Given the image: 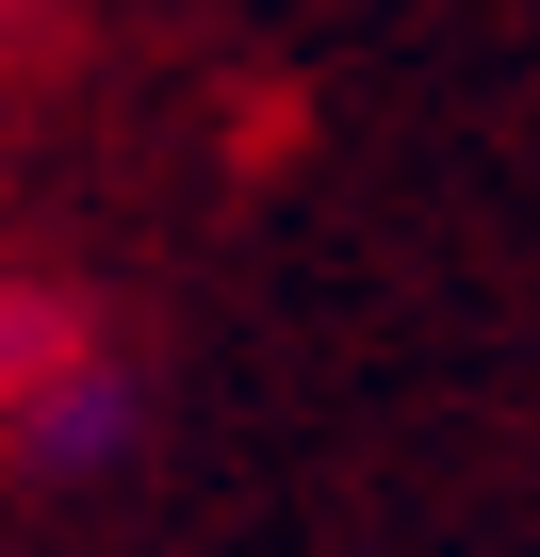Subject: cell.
<instances>
[{
    "instance_id": "6da1fadb",
    "label": "cell",
    "mask_w": 540,
    "mask_h": 557,
    "mask_svg": "<svg viewBox=\"0 0 540 557\" xmlns=\"http://www.w3.org/2000/svg\"><path fill=\"white\" fill-rule=\"evenodd\" d=\"M0 443H17L34 492H99L131 443H148V361L50 329V361H17V410H0Z\"/></svg>"
}]
</instances>
